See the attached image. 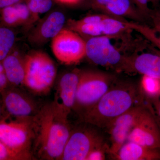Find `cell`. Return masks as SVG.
<instances>
[{"mask_svg":"<svg viewBox=\"0 0 160 160\" xmlns=\"http://www.w3.org/2000/svg\"><path fill=\"white\" fill-rule=\"evenodd\" d=\"M24 86L38 95H46L52 88L57 75L55 64L45 52L33 51L24 56Z\"/></svg>","mask_w":160,"mask_h":160,"instance_id":"obj_3","label":"cell"},{"mask_svg":"<svg viewBox=\"0 0 160 160\" xmlns=\"http://www.w3.org/2000/svg\"><path fill=\"white\" fill-rule=\"evenodd\" d=\"M115 82V76L110 73L94 70H81L73 110L80 116L94 105Z\"/></svg>","mask_w":160,"mask_h":160,"instance_id":"obj_4","label":"cell"},{"mask_svg":"<svg viewBox=\"0 0 160 160\" xmlns=\"http://www.w3.org/2000/svg\"><path fill=\"white\" fill-rule=\"evenodd\" d=\"M33 158L31 154L16 151L0 141V160H29Z\"/></svg>","mask_w":160,"mask_h":160,"instance_id":"obj_22","label":"cell"},{"mask_svg":"<svg viewBox=\"0 0 160 160\" xmlns=\"http://www.w3.org/2000/svg\"><path fill=\"white\" fill-rule=\"evenodd\" d=\"M90 9L118 18L130 19L137 22L142 20L144 17L131 0H89Z\"/></svg>","mask_w":160,"mask_h":160,"instance_id":"obj_14","label":"cell"},{"mask_svg":"<svg viewBox=\"0 0 160 160\" xmlns=\"http://www.w3.org/2000/svg\"><path fill=\"white\" fill-rule=\"evenodd\" d=\"M127 142L160 150V127L152 107L149 104L143 109L128 135Z\"/></svg>","mask_w":160,"mask_h":160,"instance_id":"obj_10","label":"cell"},{"mask_svg":"<svg viewBox=\"0 0 160 160\" xmlns=\"http://www.w3.org/2000/svg\"><path fill=\"white\" fill-rule=\"evenodd\" d=\"M146 106L143 100L141 101L115 119L106 128L110 135L111 143L108 152L112 158L126 142L128 135Z\"/></svg>","mask_w":160,"mask_h":160,"instance_id":"obj_11","label":"cell"},{"mask_svg":"<svg viewBox=\"0 0 160 160\" xmlns=\"http://www.w3.org/2000/svg\"><path fill=\"white\" fill-rule=\"evenodd\" d=\"M4 118L2 101L1 94L0 93V121L2 120Z\"/></svg>","mask_w":160,"mask_h":160,"instance_id":"obj_29","label":"cell"},{"mask_svg":"<svg viewBox=\"0 0 160 160\" xmlns=\"http://www.w3.org/2000/svg\"><path fill=\"white\" fill-rule=\"evenodd\" d=\"M28 0H23V2H24L26 3L27 2H28Z\"/></svg>","mask_w":160,"mask_h":160,"instance_id":"obj_33","label":"cell"},{"mask_svg":"<svg viewBox=\"0 0 160 160\" xmlns=\"http://www.w3.org/2000/svg\"><path fill=\"white\" fill-rule=\"evenodd\" d=\"M133 29V30L142 33L144 36L146 37L160 49V29H156L158 32V34L157 35L152 29L141 25L138 23H134Z\"/></svg>","mask_w":160,"mask_h":160,"instance_id":"obj_23","label":"cell"},{"mask_svg":"<svg viewBox=\"0 0 160 160\" xmlns=\"http://www.w3.org/2000/svg\"><path fill=\"white\" fill-rule=\"evenodd\" d=\"M56 58L66 65L77 64L86 57V42L80 34L64 28L51 41Z\"/></svg>","mask_w":160,"mask_h":160,"instance_id":"obj_5","label":"cell"},{"mask_svg":"<svg viewBox=\"0 0 160 160\" xmlns=\"http://www.w3.org/2000/svg\"><path fill=\"white\" fill-rule=\"evenodd\" d=\"M138 10L144 17L149 16L150 9L149 6V0H131Z\"/></svg>","mask_w":160,"mask_h":160,"instance_id":"obj_25","label":"cell"},{"mask_svg":"<svg viewBox=\"0 0 160 160\" xmlns=\"http://www.w3.org/2000/svg\"><path fill=\"white\" fill-rule=\"evenodd\" d=\"M56 2L67 6H72L78 4L82 0H55Z\"/></svg>","mask_w":160,"mask_h":160,"instance_id":"obj_28","label":"cell"},{"mask_svg":"<svg viewBox=\"0 0 160 160\" xmlns=\"http://www.w3.org/2000/svg\"><path fill=\"white\" fill-rule=\"evenodd\" d=\"M68 116L52 102L41 105L31 118L34 159L60 160L71 133Z\"/></svg>","mask_w":160,"mask_h":160,"instance_id":"obj_1","label":"cell"},{"mask_svg":"<svg viewBox=\"0 0 160 160\" xmlns=\"http://www.w3.org/2000/svg\"><path fill=\"white\" fill-rule=\"evenodd\" d=\"M115 83L94 105L80 116L83 122L106 129L115 119L134 106L138 99L144 97L140 88L134 84Z\"/></svg>","mask_w":160,"mask_h":160,"instance_id":"obj_2","label":"cell"},{"mask_svg":"<svg viewBox=\"0 0 160 160\" xmlns=\"http://www.w3.org/2000/svg\"><path fill=\"white\" fill-rule=\"evenodd\" d=\"M4 67H3L2 63L0 62V74L4 72Z\"/></svg>","mask_w":160,"mask_h":160,"instance_id":"obj_32","label":"cell"},{"mask_svg":"<svg viewBox=\"0 0 160 160\" xmlns=\"http://www.w3.org/2000/svg\"><path fill=\"white\" fill-rule=\"evenodd\" d=\"M113 158L119 160H160V150L127 142Z\"/></svg>","mask_w":160,"mask_h":160,"instance_id":"obj_18","label":"cell"},{"mask_svg":"<svg viewBox=\"0 0 160 160\" xmlns=\"http://www.w3.org/2000/svg\"><path fill=\"white\" fill-rule=\"evenodd\" d=\"M81 70L76 69L63 73L55 87L53 102L60 110L69 115L74 109Z\"/></svg>","mask_w":160,"mask_h":160,"instance_id":"obj_13","label":"cell"},{"mask_svg":"<svg viewBox=\"0 0 160 160\" xmlns=\"http://www.w3.org/2000/svg\"><path fill=\"white\" fill-rule=\"evenodd\" d=\"M159 0H149V2H151L153 6H156Z\"/></svg>","mask_w":160,"mask_h":160,"instance_id":"obj_31","label":"cell"},{"mask_svg":"<svg viewBox=\"0 0 160 160\" xmlns=\"http://www.w3.org/2000/svg\"><path fill=\"white\" fill-rule=\"evenodd\" d=\"M86 42V57L95 65L122 71L126 56L111 42L110 37L89 38Z\"/></svg>","mask_w":160,"mask_h":160,"instance_id":"obj_8","label":"cell"},{"mask_svg":"<svg viewBox=\"0 0 160 160\" xmlns=\"http://www.w3.org/2000/svg\"><path fill=\"white\" fill-rule=\"evenodd\" d=\"M55 0H28L26 2L31 15V26L38 21L40 15L49 11Z\"/></svg>","mask_w":160,"mask_h":160,"instance_id":"obj_21","label":"cell"},{"mask_svg":"<svg viewBox=\"0 0 160 160\" xmlns=\"http://www.w3.org/2000/svg\"><path fill=\"white\" fill-rule=\"evenodd\" d=\"M1 94L4 117L13 119L32 118L41 106L19 87L9 86Z\"/></svg>","mask_w":160,"mask_h":160,"instance_id":"obj_9","label":"cell"},{"mask_svg":"<svg viewBox=\"0 0 160 160\" xmlns=\"http://www.w3.org/2000/svg\"><path fill=\"white\" fill-rule=\"evenodd\" d=\"M16 36L13 29L0 24V62L14 48Z\"/></svg>","mask_w":160,"mask_h":160,"instance_id":"obj_19","label":"cell"},{"mask_svg":"<svg viewBox=\"0 0 160 160\" xmlns=\"http://www.w3.org/2000/svg\"><path fill=\"white\" fill-rule=\"evenodd\" d=\"M13 119L7 122L4 118L0 121V141L16 151L32 155L31 118Z\"/></svg>","mask_w":160,"mask_h":160,"instance_id":"obj_7","label":"cell"},{"mask_svg":"<svg viewBox=\"0 0 160 160\" xmlns=\"http://www.w3.org/2000/svg\"><path fill=\"white\" fill-rule=\"evenodd\" d=\"M66 22V16L62 12H50L31 29L28 35V41L33 46H43L52 41L64 28Z\"/></svg>","mask_w":160,"mask_h":160,"instance_id":"obj_12","label":"cell"},{"mask_svg":"<svg viewBox=\"0 0 160 160\" xmlns=\"http://www.w3.org/2000/svg\"><path fill=\"white\" fill-rule=\"evenodd\" d=\"M154 106V108L152 107L155 115L160 127V100L158 98L152 100L151 101Z\"/></svg>","mask_w":160,"mask_h":160,"instance_id":"obj_26","label":"cell"},{"mask_svg":"<svg viewBox=\"0 0 160 160\" xmlns=\"http://www.w3.org/2000/svg\"><path fill=\"white\" fill-rule=\"evenodd\" d=\"M2 63L9 86L19 87L24 86V57L20 51L14 47Z\"/></svg>","mask_w":160,"mask_h":160,"instance_id":"obj_16","label":"cell"},{"mask_svg":"<svg viewBox=\"0 0 160 160\" xmlns=\"http://www.w3.org/2000/svg\"><path fill=\"white\" fill-rule=\"evenodd\" d=\"M122 71L138 72L160 80V55L146 52L126 56Z\"/></svg>","mask_w":160,"mask_h":160,"instance_id":"obj_15","label":"cell"},{"mask_svg":"<svg viewBox=\"0 0 160 160\" xmlns=\"http://www.w3.org/2000/svg\"><path fill=\"white\" fill-rule=\"evenodd\" d=\"M140 88L145 98L151 102L158 98L160 95V80L152 77L143 75Z\"/></svg>","mask_w":160,"mask_h":160,"instance_id":"obj_20","label":"cell"},{"mask_svg":"<svg viewBox=\"0 0 160 160\" xmlns=\"http://www.w3.org/2000/svg\"><path fill=\"white\" fill-rule=\"evenodd\" d=\"M157 17H160V12L159 13V15Z\"/></svg>","mask_w":160,"mask_h":160,"instance_id":"obj_34","label":"cell"},{"mask_svg":"<svg viewBox=\"0 0 160 160\" xmlns=\"http://www.w3.org/2000/svg\"><path fill=\"white\" fill-rule=\"evenodd\" d=\"M155 29H160V17H157L154 20Z\"/></svg>","mask_w":160,"mask_h":160,"instance_id":"obj_30","label":"cell"},{"mask_svg":"<svg viewBox=\"0 0 160 160\" xmlns=\"http://www.w3.org/2000/svg\"><path fill=\"white\" fill-rule=\"evenodd\" d=\"M109 147L105 146L93 149L88 155L86 160H103L106 159V151H109Z\"/></svg>","mask_w":160,"mask_h":160,"instance_id":"obj_24","label":"cell"},{"mask_svg":"<svg viewBox=\"0 0 160 160\" xmlns=\"http://www.w3.org/2000/svg\"><path fill=\"white\" fill-rule=\"evenodd\" d=\"M0 24L12 29L31 26V15L27 4L22 2L3 9L0 12Z\"/></svg>","mask_w":160,"mask_h":160,"instance_id":"obj_17","label":"cell"},{"mask_svg":"<svg viewBox=\"0 0 160 160\" xmlns=\"http://www.w3.org/2000/svg\"><path fill=\"white\" fill-rule=\"evenodd\" d=\"M106 144L95 130L80 127L71 131L60 160H86L93 149Z\"/></svg>","mask_w":160,"mask_h":160,"instance_id":"obj_6","label":"cell"},{"mask_svg":"<svg viewBox=\"0 0 160 160\" xmlns=\"http://www.w3.org/2000/svg\"><path fill=\"white\" fill-rule=\"evenodd\" d=\"M22 2H24L23 0H0V12L8 6Z\"/></svg>","mask_w":160,"mask_h":160,"instance_id":"obj_27","label":"cell"}]
</instances>
